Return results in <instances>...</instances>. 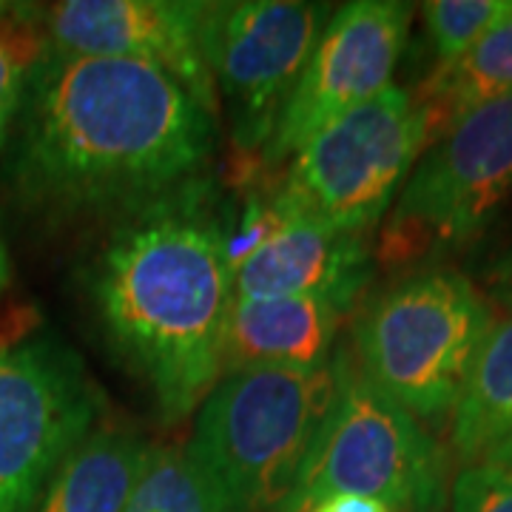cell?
I'll return each mask as SVG.
<instances>
[{
  "mask_svg": "<svg viewBox=\"0 0 512 512\" xmlns=\"http://www.w3.org/2000/svg\"><path fill=\"white\" fill-rule=\"evenodd\" d=\"M217 123L148 63L46 52L9 140V191L46 220H123L200 183Z\"/></svg>",
  "mask_w": 512,
  "mask_h": 512,
  "instance_id": "obj_1",
  "label": "cell"
},
{
  "mask_svg": "<svg viewBox=\"0 0 512 512\" xmlns=\"http://www.w3.org/2000/svg\"><path fill=\"white\" fill-rule=\"evenodd\" d=\"M194 183L128 214L94 256L97 322L165 424H180L222 376V336L234 302L225 225Z\"/></svg>",
  "mask_w": 512,
  "mask_h": 512,
  "instance_id": "obj_2",
  "label": "cell"
},
{
  "mask_svg": "<svg viewBox=\"0 0 512 512\" xmlns=\"http://www.w3.org/2000/svg\"><path fill=\"white\" fill-rule=\"evenodd\" d=\"M322 370L248 367L222 373L194 413L185 447L228 512H279L296 487L333 399Z\"/></svg>",
  "mask_w": 512,
  "mask_h": 512,
  "instance_id": "obj_3",
  "label": "cell"
},
{
  "mask_svg": "<svg viewBox=\"0 0 512 512\" xmlns=\"http://www.w3.org/2000/svg\"><path fill=\"white\" fill-rule=\"evenodd\" d=\"M493 311L450 268H424L382 291L353 328V365L416 421H450Z\"/></svg>",
  "mask_w": 512,
  "mask_h": 512,
  "instance_id": "obj_4",
  "label": "cell"
},
{
  "mask_svg": "<svg viewBox=\"0 0 512 512\" xmlns=\"http://www.w3.org/2000/svg\"><path fill=\"white\" fill-rule=\"evenodd\" d=\"M333 373L325 421L279 512H308L336 493L367 495L393 512H441L447 458L427 427L367 382L350 350L333 353Z\"/></svg>",
  "mask_w": 512,
  "mask_h": 512,
  "instance_id": "obj_5",
  "label": "cell"
},
{
  "mask_svg": "<svg viewBox=\"0 0 512 512\" xmlns=\"http://www.w3.org/2000/svg\"><path fill=\"white\" fill-rule=\"evenodd\" d=\"M427 146L430 126L419 100L402 86H390L293 154L271 197L274 208L282 220L370 237Z\"/></svg>",
  "mask_w": 512,
  "mask_h": 512,
  "instance_id": "obj_6",
  "label": "cell"
},
{
  "mask_svg": "<svg viewBox=\"0 0 512 512\" xmlns=\"http://www.w3.org/2000/svg\"><path fill=\"white\" fill-rule=\"evenodd\" d=\"M512 194V92L458 117L424 148L393 202L379 262L396 268L476 237Z\"/></svg>",
  "mask_w": 512,
  "mask_h": 512,
  "instance_id": "obj_7",
  "label": "cell"
},
{
  "mask_svg": "<svg viewBox=\"0 0 512 512\" xmlns=\"http://www.w3.org/2000/svg\"><path fill=\"white\" fill-rule=\"evenodd\" d=\"M103 390L49 333L0 345V512H35L40 495L103 424Z\"/></svg>",
  "mask_w": 512,
  "mask_h": 512,
  "instance_id": "obj_8",
  "label": "cell"
},
{
  "mask_svg": "<svg viewBox=\"0 0 512 512\" xmlns=\"http://www.w3.org/2000/svg\"><path fill=\"white\" fill-rule=\"evenodd\" d=\"M330 15L305 0H197L200 52L239 151L265 154Z\"/></svg>",
  "mask_w": 512,
  "mask_h": 512,
  "instance_id": "obj_9",
  "label": "cell"
},
{
  "mask_svg": "<svg viewBox=\"0 0 512 512\" xmlns=\"http://www.w3.org/2000/svg\"><path fill=\"white\" fill-rule=\"evenodd\" d=\"M413 6L353 0L330 15L305 72L265 148V163L299 154L313 134L393 86L410 35Z\"/></svg>",
  "mask_w": 512,
  "mask_h": 512,
  "instance_id": "obj_10",
  "label": "cell"
},
{
  "mask_svg": "<svg viewBox=\"0 0 512 512\" xmlns=\"http://www.w3.org/2000/svg\"><path fill=\"white\" fill-rule=\"evenodd\" d=\"M40 15L49 52L148 63L220 120V94L197 37V0H63L40 6Z\"/></svg>",
  "mask_w": 512,
  "mask_h": 512,
  "instance_id": "obj_11",
  "label": "cell"
},
{
  "mask_svg": "<svg viewBox=\"0 0 512 512\" xmlns=\"http://www.w3.org/2000/svg\"><path fill=\"white\" fill-rule=\"evenodd\" d=\"M373 274L370 242L308 220H285L234 271V299L313 296L342 311L365 291Z\"/></svg>",
  "mask_w": 512,
  "mask_h": 512,
  "instance_id": "obj_12",
  "label": "cell"
},
{
  "mask_svg": "<svg viewBox=\"0 0 512 512\" xmlns=\"http://www.w3.org/2000/svg\"><path fill=\"white\" fill-rule=\"evenodd\" d=\"M345 313L313 296L234 299L222 336V373L248 367L322 370L333 362Z\"/></svg>",
  "mask_w": 512,
  "mask_h": 512,
  "instance_id": "obj_13",
  "label": "cell"
},
{
  "mask_svg": "<svg viewBox=\"0 0 512 512\" xmlns=\"http://www.w3.org/2000/svg\"><path fill=\"white\" fill-rule=\"evenodd\" d=\"M151 456L154 444L140 433L100 424L63 461L35 512H123Z\"/></svg>",
  "mask_w": 512,
  "mask_h": 512,
  "instance_id": "obj_14",
  "label": "cell"
},
{
  "mask_svg": "<svg viewBox=\"0 0 512 512\" xmlns=\"http://www.w3.org/2000/svg\"><path fill=\"white\" fill-rule=\"evenodd\" d=\"M512 436V316L493 322L450 416L458 461L478 464Z\"/></svg>",
  "mask_w": 512,
  "mask_h": 512,
  "instance_id": "obj_15",
  "label": "cell"
},
{
  "mask_svg": "<svg viewBox=\"0 0 512 512\" xmlns=\"http://www.w3.org/2000/svg\"><path fill=\"white\" fill-rule=\"evenodd\" d=\"M512 92V15L495 23L453 66L436 69L421 89L419 106L427 114L430 143L481 103Z\"/></svg>",
  "mask_w": 512,
  "mask_h": 512,
  "instance_id": "obj_16",
  "label": "cell"
},
{
  "mask_svg": "<svg viewBox=\"0 0 512 512\" xmlns=\"http://www.w3.org/2000/svg\"><path fill=\"white\" fill-rule=\"evenodd\" d=\"M49 52L40 6L0 3V151L9 146L37 66Z\"/></svg>",
  "mask_w": 512,
  "mask_h": 512,
  "instance_id": "obj_17",
  "label": "cell"
},
{
  "mask_svg": "<svg viewBox=\"0 0 512 512\" xmlns=\"http://www.w3.org/2000/svg\"><path fill=\"white\" fill-rule=\"evenodd\" d=\"M123 512H228L217 490L191 464L185 447H154Z\"/></svg>",
  "mask_w": 512,
  "mask_h": 512,
  "instance_id": "obj_18",
  "label": "cell"
},
{
  "mask_svg": "<svg viewBox=\"0 0 512 512\" xmlns=\"http://www.w3.org/2000/svg\"><path fill=\"white\" fill-rule=\"evenodd\" d=\"M439 69L467 55L495 23L512 15V0H433L421 6Z\"/></svg>",
  "mask_w": 512,
  "mask_h": 512,
  "instance_id": "obj_19",
  "label": "cell"
},
{
  "mask_svg": "<svg viewBox=\"0 0 512 512\" xmlns=\"http://www.w3.org/2000/svg\"><path fill=\"white\" fill-rule=\"evenodd\" d=\"M453 512H512V467L478 461L458 470Z\"/></svg>",
  "mask_w": 512,
  "mask_h": 512,
  "instance_id": "obj_20",
  "label": "cell"
},
{
  "mask_svg": "<svg viewBox=\"0 0 512 512\" xmlns=\"http://www.w3.org/2000/svg\"><path fill=\"white\" fill-rule=\"evenodd\" d=\"M308 512H393L387 504L376 501V498H367V495H353V493H336L316 501Z\"/></svg>",
  "mask_w": 512,
  "mask_h": 512,
  "instance_id": "obj_21",
  "label": "cell"
},
{
  "mask_svg": "<svg viewBox=\"0 0 512 512\" xmlns=\"http://www.w3.org/2000/svg\"><path fill=\"white\" fill-rule=\"evenodd\" d=\"M493 291L501 302H507L512 308V256L498 265V271L493 276Z\"/></svg>",
  "mask_w": 512,
  "mask_h": 512,
  "instance_id": "obj_22",
  "label": "cell"
},
{
  "mask_svg": "<svg viewBox=\"0 0 512 512\" xmlns=\"http://www.w3.org/2000/svg\"><path fill=\"white\" fill-rule=\"evenodd\" d=\"M9 285H12V259H9V248L0 231V296L9 291Z\"/></svg>",
  "mask_w": 512,
  "mask_h": 512,
  "instance_id": "obj_23",
  "label": "cell"
},
{
  "mask_svg": "<svg viewBox=\"0 0 512 512\" xmlns=\"http://www.w3.org/2000/svg\"><path fill=\"white\" fill-rule=\"evenodd\" d=\"M484 461H490V464H504V467H512V436L495 453H490V456L484 458Z\"/></svg>",
  "mask_w": 512,
  "mask_h": 512,
  "instance_id": "obj_24",
  "label": "cell"
}]
</instances>
